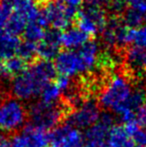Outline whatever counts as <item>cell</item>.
I'll return each mask as SVG.
<instances>
[{
    "label": "cell",
    "instance_id": "obj_1",
    "mask_svg": "<svg viewBox=\"0 0 146 147\" xmlns=\"http://www.w3.org/2000/svg\"><path fill=\"white\" fill-rule=\"evenodd\" d=\"M56 70L51 62H33L12 79L10 90L14 98L25 102L40 97L41 93L54 79Z\"/></svg>",
    "mask_w": 146,
    "mask_h": 147
},
{
    "label": "cell",
    "instance_id": "obj_2",
    "mask_svg": "<svg viewBox=\"0 0 146 147\" xmlns=\"http://www.w3.org/2000/svg\"><path fill=\"white\" fill-rule=\"evenodd\" d=\"M134 91L130 80L123 74L111 76L100 92L99 105L116 114L124 123L135 120L136 110L131 105V96Z\"/></svg>",
    "mask_w": 146,
    "mask_h": 147
},
{
    "label": "cell",
    "instance_id": "obj_3",
    "mask_svg": "<svg viewBox=\"0 0 146 147\" xmlns=\"http://www.w3.org/2000/svg\"><path fill=\"white\" fill-rule=\"evenodd\" d=\"M100 60V47L95 41H88L77 50H65L55 58L54 67L60 75L72 78L91 72Z\"/></svg>",
    "mask_w": 146,
    "mask_h": 147
},
{
    "label": "cell",
    "instance_id": "obj_4",
    "mask_svg": "<svg viewBox=\"0 0 146 147\" xmlns=\"http://www.w3.org/2000/svg\"><path fill=\"white\" fill-rule=\"evenodd\" d=\"M28 111L22 101L9 97L0 100V132L12 134L25 126Z\"/></svg>",
    "mask_w": 146,
    "mask_h": 147
},
{
    "label": "cell",
    "instance_id": "obj_5",
    "mask_svg": "<svg viewBox=\"0 0 146 147\" xmlns=\"http://www.w3.org/2000/svg\"><path fill=\"white\" fill-rule=\"evenodd\" d=\"M65 110L58 104H48L42 101L35 102L30 106L28 116L32 125L48 131L59 126L64 116Z\"/></svg>",
    "mask_w": 146,
    "mask_h": 147
},
{
    "label": "cell",
    "instance_id": "obj_6",
    "mask_svg": "<svg viewBox=\"0 0 146 147\" xmlns=\"http://www.w3.org/2000/svg\"><path fill=\"white\" fill-rule=\"evenodd\" d=\"M42 14L47 25L51 26L55 31L65 30L71 27L76 19V10L59 0H48L42 8Z\"/></svg>",
    "mask_w": 146,
    "mask_h": 147
},
{
    "label": "cell",
    "instance_id": "obj_7",
    "mask_svg": "<svg viewBox=\"0 0 146 147\" xmlns=\"http://www.w3.org/2000/svg\"><path fill=\"white\" fill-rule=\"evenodd\" d=\"M75 20L77 27L87 36H95L102 33L108 22L103 9L93 6H86L78 11Z\"/></svg>",
    "mask_w": 146,
    "mask_h": 147
},
{
    "label": "cell",
    "instance_id": "obj_8",
    "mask_svg": "<svg viewBox=\"0 0 146 147\" xmlns=\"http://www.w3.org/2000/svg\"><path fill=\"white\" fill-rule=\"evenodd\" d=\"M101 116L99 103L94 99H87L80 103L68 115V123L78 129L90 128L96 124Z\"/></svg>",
    "mask_w": 146,
    "mask_h": 147
},
{
    "label": "cell",
    "instance_id": "obj_9",
    "mask_svg": "<svg viewBox=\"0 0 146 147\" xmlns=\"http://www.w3.org/2000/svg\"><path fill=\"white\" fill-rule=\"evenodd\" d=\"M84 135L68 122L57 126L49 133L50 147H84Z\"/></svg>",
    "mask_w": 146,
    "mask_h": 147
},
{
    "label": "cell",
    "instance_id": "obj_10",
    "mask_svg": "<svg viewBox=\"0 0 146 147\" xmlns=\"http://www.w3.org/2000/svg\"><path fill=\"white\" fill-rule=\"evenodd\" d=\"M112 115L109 113L101 114L96 124L88 128L84 135V147H108L107 137L113 127Z\"/></svg>",
    "mask_w": 146,
    "mask_h": 147
},
{
    "label": "cell",
    "instance_id": "obj_11",
    "mask_svg": "<svg viewBox=\"0 0 146 147\" xmlns=\"http://www.w3.org/2000/svg\"><path fill=\"white\" fill-rule=\"evenodd\" d=\"M128 26L117 19L108 20L104 30L102 31V39L108 47H120L127 45V31Z\"/></svg>",
    "mask_w": 146,
    "mask_h": 147
},
{
    "label": "cell",
    "instance_id": "obj_12",
    "mask_svg": "<svg viewBox=\"0 0 146 147\" xmlns=\"http://www.w3.org/2000/svg\"><path fill=\"white\" fill-rule=\"evenodd\" d=\"M124 61L126 67L133 75L143 76L146 74V44L130 45L125 52Z\"/></svg>",
    "mask_w": 146,
    "mask_h": 147
},
{
    "label": "cell",
    "instance_id": "obj_13",
    "mask_svg": "<svg viewBox=\"0 0 146 147\" xmlns=\"http://www.w3.org/2000/svg\"><path fill=\"white\" fill-rule=\"evenodd\" d=\"M60 33L55 30H47L46 34L37 44V55L44 61L50 62L60 53Z\"/></svg>",
    "mask_w": 146,
    "mask_h": 147
},
{
    "label": "cell",
    "instance_id": "obj_14",
    "mask_svg": "<svg viewBox=\"0 0 146 147\" xmlns=\"http://www.w3.org/2000/svg\"><path fill=\"white\" fill-rule=\"evenodd\" d=\"M25 147H48L49 133L47 130L39 128L32 124H28L23 127L19 133Z\"/></svg>",
    "mask_w": 146,
    "mask_h": 147
},
{
    "label": "cell",
    "instance_id": "obj_15",
    "mask_svg": "<svg viewBox=\"0 0 146 147\" xmlns=\"http://www.w3.org/2000/svg\"><path fill=\"white\" fill-rule=\"evenodd\" d=\"M124 23L135 28L146 24V0H134L124 13Z\"/></svg>",
    "mask_w": 146,
    "mask_h": 147
},
{
    "label": "cell",
    "instance_id": "obj_16",
    "mask_svg": "<svg viewBox=\"0 0 146 147\" xmlns=\"http://www.w3.org/2000/svg\"><path fill=\"white\" fill-rule=\"evenodd\" d=\"M88 42V36L78 27H69L60 33L61 46L66 50H77Z\"/></svg>",
    "mask_w": 146,
    "mask_h": 147
},
{
    "label": "cell",
    "instance_id": "obj_17",
    "mask_svg": "<svg viewBox=\"0 0 146 147\" xmlns=\"http://www.w3.org/2000/svg\"><path fill=\"white\" fill-rule=\"evenodd\" d=\"M47 26L48 25H47L46 21H45L44 16H43V14H41L40 17L27 23L25 30L23 32L24 40L29 41V42L37 45L39 43V41L46 34Z\"/></svg>",
    "mask_w": 146,
    "mask_h": 147
},
{
    "label": "cell",
    "instance_id": "obj_18",
    "mask_svg": "<svg viewBox=\"0 0 146 147\" xmlns=\"http://www.w3.org/2000/svg\"><path fill=\"white\" fill-rule=\"evenodd\" d=\"M21 44L19 36H14L7 33H0V61L11 58L17 55Z\"/></svg>",
    "mask_w": 146,
    "mask_h": 147
},
{
    "label": "cell",
    "instance_id": "obj_19",
    "mask_svg": "<svg viewBox=\"0 0 146 147\" xmlns=\"http://www.w3.org/2000/svg\"><path fill=\"white\" fill-rule=\"evenodd\" d=\"M26 67H27L26 61H24L17 55L5 61H0V77L3 79H9L12 77L13 79L15 76L21 73Z\"/></svg>",
    "mask_w": 146,
    "mask_h": 147
},
{
    "label": "cell",
    "instance_id": "obj_20",
    "mask_svg": "<svg viewBox=\"0 0 146 147\" xmlns=\"http://www.w3.org/2000/svg\"><path fill=\"white\" fill-rule=\"evenodd\" d=\"M108 147H135L133 139L124 127L113 126L107 137Z\"/></svg>",
    "mask_w": 146,
    "mask_h": 147
},
{
    "label": "cell",
    "instance_id": "obj_21",
    "mask_svg": "<svg viewBox=\"0 0 146 147\" xmlns=\"http://www.w3.org/2000/svg\"><path fill=\"white\" fill-rule=\"evenodd\" d=\"M64 94L62 92L59 86L55 83V81H52L46 88L43 90V92L40 95V101L48 104H57L61 96Z\"/></svg>",
    "mask_w": 146,
    "mask_h": 147
},
{
    "label": "cell",
    "instance_id": "obj_22",
    "mask_svg": "<svg viewBox=\"0 0 146 147\" xmlns=\"http://www.w3.org/2000/svg\"><path fill=\"white\" fill-rule=\"evenodd\" d=\"M14 0H0V33L5 30L14 11Z\"/></svg>",
    "mask_w": 146,
    "mask_h": 147
},
{
    "label": "cell",
    "instance_id": "obj_23",
    "mask_svg": "<svg viewBox=\"0 0 146 147\" xmlns=\"http://www.w3.org/2000/svg\"><path fill=\"white\" fill-rule=\"evenodd\" d=\"M127 44L144 45L146 44V24L135 28H128L127 31Z\"/></svg>",
    "mask_w": 146,
    "mask_h": 147
},
{
    "label": "cell",
    "instance_id": "obj_24",
    "mask_svg": "<svg viewBox=\"0 0 146 147\" xmlns=\"http://www.w3.org/2000/svg\"><path fill=\"white\" fill-rule=\"evenodd\" d=\"M35 55H37V45L26 40L21 41V44L17 51V56L27 62L31 60Z\"/></svg>",
    "mask_w": 146,
    "mask_h": 147
},
{
    "label": "cell",
    "instance_id": "obj_25",
    "mask_svg": "<svg viewBox=\"0 0 146 147\" xmlns=\"http://www.w3.org/2000/svg\"><path fill=\"white\" fill-rule=\"evenodd\" d=\"M1 147H25L19 134L12 136L10 139H2Z\"/></svg>",
    "mask_w": 146,
    "mask_h": 147
},
{
    "label": "cell",
    "instance_id": "obj_26",
    "mask_svg": "<svg viewBox=\"0 0 146 147\" xmlns=\"http://www.w3.org/2000/svg\"><path fill=\"white\" fill-rule=\"evenodd\" d=\"M135 121L141 126V127H146V105H142L140 108L137 109L135 113Z\"/></svg>",
    "mask_w": 146,
    "mask_h": 147
},
{
    "label": "cell",
    "instance_id": "obj_27",
    "mask_svg": "<svg viewBox=\"0 0 146 147\" xmlns=\"http://www.w3.org/2000/svg\"><path fill=\"white\" fill-rule=\"evenodd\" d=\"M87 2L88 6H93V7H100L106 5L110 2V0H85Z\"/></svg>",
    "mask_w": 146,
    "mask_h": 147
},
{
    "label": "cell",
    "instance_id": "obj_28",
    "mask_svg": "<svg viewBox=\"0 0 146 147\" xmlns=\"http://www.w3.org/2000/svg\"><path fill=\"white\" fill-rule=\"evenodd\" d=\"M60 2H62V3L66 4V5L70 6V7H72L75 9L76 7H78V6H80L82 4V2L84 1V0H59Z\"/></svg>",
    "mask_w": 146,
    "mask_h": 147
},
{
    "label": "cell",
    "instance_id": "obj_29",
    "mask_svg": "<svg viewBox=\"0 0 146 147\" xmlns=\"http://www.w3.org/2000/svg\"><path fill=\"white\" fill-rule=\"evenodd\" d=\"M134 1V0H114V5H115V8L116 9H119V8L122 7V5H124V4L128 3H132V2Z\"/></svg>",
    "mask_w": 146,
    "mask_h": 147
},
{
    "label": "cell",
    "instance_id": "obj_30",
    "mask_svg": "<svg viewBox=\"0 0 146 147\" xmlns=\"http://www.w3.org/2000/svg\"><path fill=\"white\" fill-rule=\"evenodd\" d=\"M135 147H146L145 145H137V146H135Z\"/></svg>",
    "mask_w": 146,
    "mask_h": 147
},
{
    "label": "cell",
    "instance_id": "obj_31",
    "mask_svg": "<svg viewBox=\"0 0 146 147\" xmlns=\"http://www.w3.org/2000/svg\"><path fill=\"white\" fill-rule=\"evenodd\" d=\"M0 147H1V141H0Z\"/></svg>",
    "mask_w": 146,
    "mask_h": 147
},
{
    "label": "cell",
    "instance_id": "obj_32",
    "mask_svg": "<svg viewBox=\"0 0 146 147\" xmlns=\"http://www.w3.org/2000/svg\"><path fill=\"white\" fill-rule=\"evenodd\" d=\"M39 1H44V0H39Z\"/></svg>",
    "mask_w": 146,
    "mask_h": 147
}]
</instances>
